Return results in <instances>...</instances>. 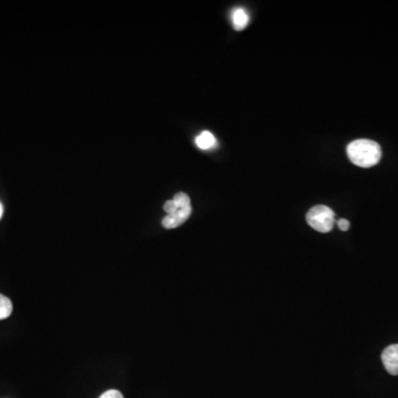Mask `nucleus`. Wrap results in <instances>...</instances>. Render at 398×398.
Returning <instances> with one entry per match:
<instances>
[{
    "label": "nucleus",
    "instance_id": "4",
    "mask_svg": "<svg viewBox=\"0 0 398 398\" xmlns=\"http://www.w3.org/2000/svg\"><path fill=\"white\" fill-rule=\"evenodd\" d=\"M382 362L390 375H398V344H392L383 351Z\"/></svg>",
    "mask_w": 398,
    "mask_h": 398
},
{
    "label": "nucleus",
    "instance_id": "1",
    "mask_svg": "<svg viewBox=\"0 0 398 398\" xmlns=\"http://www.w3.org/2000/svg\"><path fill=\"white\" fill-rule=\"evenodd\" d=\"M346 153L353 164L363 168L375 166L382 159V149L379 144L366 138L351 142L346 147Z\"/></svg>",
    "mask_w": 398,
    "mask_h": 398
},
{
    "label": "nucleus",
    "instance_id": "10",
    "mask_svg": "<svg viewBox=\"0 0 398 398\" xmlns=\"http://www.w3.org/2000/svg\"><path fill=\"white\" fill-rule=\"evenodd\" d=\"M3 205L0 203V219H1V217H3Z\"/></svg>",
    "mask_w": 398,
    "mask_h": 398
},
{
    "label": "nucleus",
    "instance_id": "9",
    "mask_svg": "<svg viewBox=\"0 0 398 398\" xmlns=\"http://www.w3.org/2000/svg\"><path fill=\"white\" fill-rule=\"evenodd\" d=\"M338 228H340V230H342V231L349 230L350 221L347 219L338 220Z\"/></svg>",
    "mask_w": 398,
    "mask_h": 398
},
{
    "label": "nucleus",
    "instance_id": "5",
    "mask_svg": "<svg viewBox=\"0 0 398 398\" xmlns=\"http://www.w3.org/2000/svg\"><path fill=\"white\" fill-rule=\"evenodd\" d=\"M231 20H233V26H234L235 29L242 31L249 24V16H248L247 11L238 7V8H235L234 10L231 11Z\"/></svg>",
    "mask_w": 398,
    "mask_h": 398
},
{
    "label": "nucleus",
    "instance_id": "2",
    "mask_svg": "<svg viewBox=\"0 0 398 398\" xmlns=\"http://www.w3.org/2000/svg\"><path fill=\"white\" fill-rule=\"evenodd\" d=\"M307 221L314 230L327 234L334 227L335 214L329 207L318 205L309 210L307 214Z\"/></svg>",
    "mask_w": 398,
    "mask_h": 398
},
{
    "label": "nucleus",
    "instance_id": "7",
    "mask_svg": "<svg viewBox=\"0 0 398 398\" xmlns=\"http://www.w3.org/2000/svg\"><path fill=\"white\" fill-rule=\"evenodd\" d=\"M11 312H12V303L10 300L0 294V320L9 318Z\"/></svg>",
    "mask_w": 398,
    "mask_h": 398
},
{
    "label": "nucleus",
    "instance_id": "3",
    "mask_svg": "<svg viewBox=\"0 0 398 398\" xmlns=\"http://www.w3.org/2000/svg\"><path fill=\"white\" fill-rule=\"evenodd\" d=\"M192 212V205L179 207V209H176L173 214L168 215L166 217H164L162 221L163 227L166 229L177 228L190 217Z\"/></svg>",
    "mask_w": 398,
    "mask_h": 398
},
{
    "label": "nucleus",
    "instance_id": "6",
    "mask_svg": "<svg viewBox=\"0 0 398 398\" xmlns=\"http://www.w3.org/2000/svg\"><path fill=\"white\" fill-rule=\"evenodd\" d=\"M196 145L201 150H209L216 145V138L212 133L203 131L196 138Z\"/></svg>",
    "mask_w": 398,
    "mask_h": 398
},
{
    "label": "nucleus",
    "instance_id": "8",
    "mask_svg": "<svg viewBox=\"0 0 398 398\" xmlns=\"http://www.w3.org/2000/svg\"><path fill=\"white\" fill-rule=\"evenodd\" d=\"M100 398H124L121 392L118 390H107L105 393L102 394Z\"/></svg>",
    "mask_w": 398,
    "mask_h": 398
}]
</instances>
